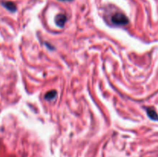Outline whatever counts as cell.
Returning <instances> with one entry per match:
<instances>
[{"mask_svg": "<svg viewBox=\"0 0 158 157\" xmlns=\"http://www.w3.org/2000/svg\"><path fill=\"white\" fill-rule=\"evenodd\" d=\"M111 21L114 24L117 25H125L129 23V19L124 14L121 12H117L113 15Z\"/></svg>", "mask_w": 158, "mask_h": 157, "instance_id": "obj_1", "label": "cell"}, {"mask_svg": "<svg viewBox=\"0 0 158 157\" xmlns=\"http://www.w3.org/2000/svg\"><path fill=\"white\" fill-rule=\"evenodd\" d=\"M66 20H67V18L64 14H59L55 18V22H56V25H58L59 27H63L66 24Z\"/></svg>", "mask_w": 158, "mask_h": 157, "instance_id": "obj_2", "label": "cell"}, {"mask_svg": "<svg viewBox=\"0 0 158 157\" xmlns=\"http://www.w3.org/2000/svg\"><path fill=\"white\" fill-rule=\"evenodd\" d=\"M146 113H147V116H149L150 119H151L153 120H158V116L156 114V111L154 110V109L150 108V107H148L146 108Z\"/></svg>", "mask_w": 158, "mask_h": 157, "instance_id": "obj_3", "label": "cell"}, {"mask_svg": "<svg viewBox=\"0 0 158 157\" xmlns=\"http://www.w3.org/2000/svg\"><path fill=\"white\" fill-rule=\"evenodd\" d=\"M2 5L5 8H6L8 10L11 11V12H15L16 10V6L15 4L12 2H2Z\"/></svg>", "mask_w": 158, "mask_h": 157, "instance_id": "obj_4", "label": "cell"}, {"mask_svg": "<svg viewBox=\"0 0 158 157\" xmlns=\"http://www.w3.org/2000/svg\"><path fill=\"white\" fill-rule=\"evenodd\" d=\"M56 90H51V91L48 92V93H46L45 95V99L46 100H49V101H51V100H53L56 96Z\"/></svg>", "mask_w": 158, "mask_h": 157, "instance_id": "obj_5", "label": "cell"}, {"mask_svg": "<svg viewBox=\"0 0 158 157\" xmlns=\"http://www.w3.org/2000/svg\"><path fill=\"white\" fill-rule=\"evenodd\" d=\"M60 1H63V2H71L73 0H60Z\"/></svg>", "mask_w": 158, "mask_h": 157, "instance_id": "obj_6", "label": "cell"}]
</instances>
